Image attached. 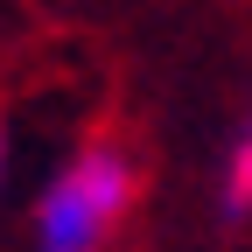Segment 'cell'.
Returning <instances> with one entry per match:
<instances>
[{
  "mask_svg": "<svg viewBox=\"0 0 252 252\" xmlns=\"http://www.w3.org/2000/svg\"><path fill=\"white\" fill-rule=\"evenodd\" d=\"M126 161L112 147H91V154H77L70 168H63V182L42 196V252H98V238H105V224L119 217V203H126Z\"/></svg>",
  "mask_w": 252,
  "mask_h": 252,
  "instance_id": "obj_1",
  "label": "cell"
},
{
  "mask_svg": "<svg viewBox=\"0 0 252 252\" xmlns=\"http://www.w3.org/2000/svg\"><path fill=\"white\" fill-rule=\"evenodd\" d=\"M224 210H231V217H245V210H252V126H245V140H238V154H231V175H224Z\"/></svg>",
  "mask_w": 252,
  "mask_h": 252,
  "instance_id": "obj_2",
  "label": "cell"
}]
</instances>
